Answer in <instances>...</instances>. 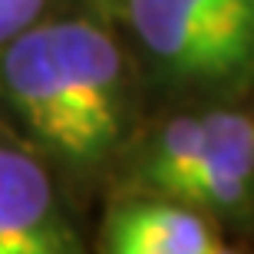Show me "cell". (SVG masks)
<instances>
[{
    "label": "cell",
    "instance_id": "6da1fadb",
    "mask_svg": "<svg viewBox=\"0 0 254 254\" xmlns=\"http://www.w3.org/2000/svg\"><path fill=\"white\" fill-rule=\"evenodd\" d=\"M139 40L175 76L228 83L254 66V43L205 17L189 0H129Z\"/></svg>",
    "mask_w": 254,
    "mask_h": 254
},
{
    "label": "cell",
    "instance_id": "7a4b0ae2",
    "mask_svg": "<svg viewBox=\"0 0 254 254\" xmlns=\"http://www.w3.org/2000/svg\"><path fill=\"white\" fill-rule=\"evenodd\" d=\"M7 43L10 47L0 60V79L27 129L66 159L93 162L96 152L69 99L47 27H27Z\"/></svg>",
    "mask_w": 254,
    "mask_h": 254
},
{
    "label": "cell",
    "instance_id": "3957f363",
    "mask_svg": "<svg viewBox=\"0 0 254 254\" xmlns=\"http://www.w3.org/2000/svg\"><path fill=\"white\" fill-rule=\"evenodd\" d=\"M47 33L76 116L99 159L119 135V89H123L119 50L103 30L86 20L50 23Z\"/></svg>",
    "mask_w": 254,
    "mask_h": 254
},
{
    "label": "cell",
    "instance_id": "277c9868",
    "mask_svg": "<svg viewBox=\"0 0 254 254\" xmlns=\"http://www.w3.org/2000/svg\"><path fill=\"white\" fill-rule=\"evenodd\" d=\"M76 235L37 159L0 149V254H66Z\"/></svg>",
    "mask_w": 254,
    "mask_h": 254
},
{
    "label": "cell",
    "instance_id": "5b68a950",
    "mask_svg": "<svg viewBox=\"0 0 254 254\" xmlns=\"http://www.w3.org/2000/svg\"><path fill=\"white\" fill-rule=\"evenodd\" d=\"M113 254H225L215 225L189 201H126L106 218Z\"/></svg>",
    "mask_w": 254,
    "mask_h": 254
},
{
    "label": "cell",
    "instance_id": "8992f818",
    "mask_svg": "<svg viewBox=\"0 0 254 254\" xmlns=\"http://www.w3.org/2000/svg\"><path fill=\"white\" fill-rule=\"evenodd\" d=\"M205 119L182 116V119L165 123L149 155V165H145V182L155 191L172 198L175 189L198 169V162L205 155Z\"/></svg>",
    "mask_w": 254,
    "mask_h": 254
},
{
    "label": "cell",
    "instance_id": "52a82bcc",
    "mask_svg": "<svg viewBox=\"0 0 254 254\" xmlns=\"http://www.w3.org/2000/svg\"><path fill=\"white\" fill-rule=\"evenodd\" d=\"M205 155L254 182V116L211 113L205 116Z\"/></svg>",
    "mask_w": 254,
    "mask_h": 254
},
{
    "label": "cell",
    "instance_id": "ba28073f",
    "mask_svg": "<svg viewBox=\"0 0 254 254\" xmlns=\"http://www.w3.org/2000/svg\"><path fill=\"white\" fill-rule=\"evenodd\" d=\"M205 17L218 20L221 27L235 30L238 37L254 43V0H189Z\"/></svg>",
    "mask_w": 254,
    "mask_h": 254
},
{
    "label": "cell",
    "instance_id": "9c48e42d",
    "mask_svg": "<svg viewBox=\"0 0 254 254\" xmlns=\"http://www.w3.org/2000/svg\"><path fill=\"white\" fill-rule=\"evenodd\" d=\"M43 3L47 0H0V43H7L17 33H23L37 20Z\"/></svg>",
    "mask_w": 254,
    "mask_h": 254
}]
</instances>
